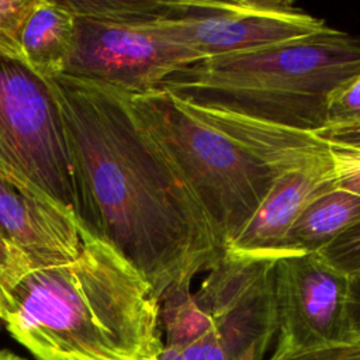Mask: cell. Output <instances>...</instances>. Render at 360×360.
Segmentation results:
<instances>
[{
    "mask_svg": "<svg viewBox=\"0 0 360 360\" xmlns=\"http://www.w3.org/2000/svg\"><path fill=\"white\" fill-rule=\"evenodd\" d=\"M62 118L80 233L118 250L160 298L222 250L194 193L138 121L129 94L69 76L46 80Z\"/></svg>",
    "mask_w": 360,
    "mask_h": 360,
    "instance_id": "6da1fadb",
    "label": "cell"
},
{
    "mask_svg": "<svg viewBox=\"0 0 360 360\" xmlns=\"http://www.w3.org/2000/svg\"><path fill=\"white\" fill-rule=\"evenodd\" d=\"M0 319L37 360H160V302L112 246L82 233L76 259L28 270Z\"/></svg>",
    "mask_w": 360,
    "mask_h": 360,
    "instance_id": "7a4b0ae2",
    "label": "cell"
},
{
    "mask_svg": "<svg viewBox=\"0 0 360 360\" xmlns=\"http://www.w3.org/2000/svg\"><path fill=\"white\" fill-rule=\"evenodd\" d=\"M360 75V37L326 27L245 52L202 59L170 75L162 89L193 105L292 129L326 127L332 90Z\"/></svg>",
    "mask_w": 360,
    "mask_h": 360,
    "instance_id": "3957f363",
    "label": "cell"
},
{
    "mask_svg": "<svg viewBox=\"0 0 360 360\" xmlns=\"http://www.w3.org/2000/svg\"><path fill=\"white\" fill-rule=\"evenodd\" d=\"M129 101L143 129L194 193L224 252L277 176L172 93L129 94Z\"/></svg>",
    "mask_w": 360,
    "mask_h": 360,
    "instance_id": "277c9868",
    "label": "cell"
},
{
    "mask_svg": "<svg viewBox=\"0 0 360 360\" xmlns=\"http://www.w3.org/2000/svg\"><path fill=\"white\" fill-rule=\"evenodd\" d=\"M75 39L63 76L127 94L162 89L179 69L197 62L163 27L162 0H66Z\"/></svg>",
    "mask_w": 360,
    "mask_h": 360,
    "instance_id": "5b68a950",
    "label": "cell"
},
{
    "mask_svg": "<svg viewBox=\"0 0 360 360\" xmlns=\"http://www.w3.org/2000/svg\"><path fill=\"white\" fill-rule=\"evenodd\" d=\"M0 177L73 211V186L58 104L46 80L0 56Z\"/></svg>",
    "mask_w": 360,
    "mask_h": 360,
    "instance_id": "8992f818",
    "label": "cell"
},
{
    "mask_svg": "<svg viewBox=\"0 0 360 360\" xmlns=\"http://www.w3.org/2000/svg\"><path fill=\"white\" fill-rule=\"evenodd\" d=\"M169 37L202 59L301 38L326 28L290 0H162Z\"/></svg>",
    "mask_w": 360,
    "mask_h": 360,
    "instance_id": "52a82bcc",
    "label": "cell"
},
{
    "mask_svg": "<svg viewBox=\"0 0 360 360\" xmlns=\"http://www.w3.org/2000/svg\"><path fill=\"white\" fill-rule=\"evenodd\" d=\"M350 277L319 253L278 259L274 267L278 353L350 345L347 295Z\"/></svg>",
    "mask_w": 360,
    "mask_h": 360,
    "instance_id": "ba28073f",
    "label": "cell"
},
{
    "mask_svg": "<svg viewBox=\"0 0 360 360\" xmlns=\"http://www.w3.org/2000/svg\"><path fill=\"white\" fill-rule=\"evenodd\" d=\"M276 262L222 252L194 292L229 360H263L277 335Z\"/></svg>",
    "mask_w": 360,
    "mask_h": 360,
    "instance_id": "9c48e42d",
    "label": "cell"
},
{
    "mask_svg": "<svg viewBox=\"0 0 360 360\" xmlns=\"http://www.w3.org/2000/svg\"><path fill=\"white\" fill-rule=\"evenodd\" d=\"M0 236L17 248L32 269L62 264L82 249L72 210L24 191L0 177Z\"/></svg>",
    "mask_w": 360,
    "mask_h": 360,
    "instance_id": "30bf717a",
    "label": "cell"
},
{
    "mask_svg": "<svg viewBox=\"0 0 360 360\" xmlns=\"http://www.w3.org/2000/svg\"><path fill=\"white\" fill-rule=\"evenodd\" d=\"M333 188L336 177L332 165L276 177L266 198L224 253L250 259H281L294 222L316 197Z\"/></svg>",
    "mask_w": 360,
    "mask_h": 360,
    "instance_id": "8fae6325",
    "label": "cell"
},
{
    "mask_svg": "<svg viewBox=\"0 0 360 360\" xmlns=\"http://www.w3.org/2000/svg\"><path fill=\"white\" fill-rule=\"evenodd\" d=\"M187 104L201 120L236 142L277 177L290 172L332 165L330 143L321 139L315 132L269 124L229 111Z\"/></svg>",
    "mask_w": 360,
    "mask_h": 360,
    "instance_id": "7c38bea8",
    "label": "cell"
},
{
    "mask_svg": "<svg viewBox=\"0 0 360 360\" xmlns=\"http://www.w3.org/2000/svg\"><path fill=\"white\" fill-rule=\"evenodd\" d=\"M73 39L75 15L66 0H38L20 34L22 63L44 80L58 77L63 75Z\"/></svg>",
    "mask_w": 360,
    "mask_h": 360,
    "instance_id": "4fadbf2b",
    "label": "cell"
},
{
    "mask_svg": "<svg viewBox=\"0 0 360 360\" xmlns=\"http://www.w3.org/2000/svg\"><path fill=\"white\" fill-rule=\"evenodd\" d=\"M359 222L360 197L338 187L326 191L302 211L288 231L283 257L319 253Z\"/></svg>",
    "mask_w": 360,
    "mask_h": 360,
    "instance_id": "5bb4252c",
    "label": "cell"
},
{
    "mask_svg": "<svg viewBox=\"0 0 360 360\" xmlns=\"http://www.w3.org/2000/svg\"><path fill=\"white\" fill-rule=\"evenodd\" d=\"M37 4L38 0H0V56L22 63L20 34Z\"/></svg>",
    "mask_w": 360,
    "mask_h": 360,
    "instance_id": "9a60e30c",
    "label": "cell"
},
{
    "mask_svg": "<svg viewBox=\"0 0 360 360\" xmlns=\"http://www.w3.org/2000/svg\"><path fill=\"white\" fill-rule=\"evenodd\" d=\"M360 122V75L332 90L326 100V127Z\"/></svg>",
    "mask_w": 360,
    "mask_h": 360,
    "instance_id": "2e32d148",
    "label": "cell"
},
{
    "mask_svg": "<svg viewBox=\"0 0 360 360\" xmlns=\"http://www.w3.org/2000/svg\"><path fill=\"white\" fill-rule=\"evenodd\" d=\"M319 255L349 277L360 276V222L340 235Z\"/></svg>",
    "mask_w": 360,
    "mask_h": 360,
    "instance_id": "e0dca14e",
    "label": "cell"
},
{
    "mask_svg": "<svg viewBox=\"0 0 360 360\" xmlns=\"http://www.w3.org/2000/svg\"><path fill=\"white\" fill-rule=\"evenodd\" d=\"M336 187L360 197V149L330 145Z\"/></svg>",
    "mask_w": 360,
    "mask_h": 360,
    "instance_id": "ac0fdd59",
    "label": "cell"
},
{
    "mask_svg": "<svg viewBox=\"0 0 360 360\" xmlns=\"http://www.w3.org/2000/svg\"><path fill=\"white\" fill-rule=\"evenodd\" d=\"M31 269L32 266L24 253L0 236V316L7 292Z\"/></svg>",
    "mask_w": 360,
    "mask_h": 360,
    "instance_id": "d6986e66",
    "label": "cell"
},
{
    "mask_svg": "<svg viewBox=\"0 0 360 360\" xmlns=\"http://www.w3.org/2000/svg\"><path fill=\"white\" fill-rule=\"evenodd\" d=\"M181 354L184 360H229L214 326L184 346Z\"/></svg>",
    "mask_w": 360,
    "mask_h": 360,
    "instance_id": "ffe728a7",
    "label": "cell"
},
{
    "mask_svg": "<svg viewBox=\"0 0 360 360\" xmlns=\"http://www.w3.org/2000/svg\"><path fill=\"white\" fill-rule=\"evenodd\" d=\"M269 360H360V347L346 345L300 353L274 352Z\"/></svg>",
    "mask_w": 360,
    "mask_h": 360,
    "instance_id": "44dd1931",
    "label": "cell"
},
{
    "mask_svg": "<svg viewBox=\"0 0 360 360\" xmlns=\"http://www.w3.org/2000/svg\"><path fill=\"white\" fill-rule=\"evenodd\" d=\"M315 134L330 145L360 149V122L329 125L315 131Z\"/></svg>",
    "mask_w": 360,
    "mask_h": 360,
    "instance_id": "7402d4cb",
    "label": "cell"
},
{
    "mask_svg": "<svg viewBox=\"0 0 360 360\" xmlns=\"http://www.w3.org/2000/svg\"><path fill=\"white\" fill-rule=\"evenodd\" d=\"M346 316L350 345L360 347V276L350 277Z\"/></svg>",
    "mask_w": 360,
    "mask_h": 360,
    "instance_id": "603a6c76",
    "label": "cell"
},
{
    "mask_svg": "<svg viewBox=\"0 0 360 360\" xmlns=\"http://www.w3.org/2000/svg\"><path fill=\"white\" fill-rule=\"evenodd\" d=\"M160 360H184V359L180 349L170 345H165L160 354Z\"/></svg>",
    "mask_w": 360,
    "mask_h": 360,
    "instance_id": "cb8c5ba5",
    "label": "cell"
},
{
    "mask_svg": "<svg viewBox=\"0 0 360 360\" xmlns=\"http://www.w3.org/2000/svg\"><path fill=\"white\" fill-rule=\"evenodd\" d=\"M0 360H27L25 357H21L7 349H1L0 350Z\"/></svg>",
    "mask_w": 360,
    "mask_h": 360,
    "instance_id": "d4e9b609",
    "label": "cell"
}]
</instances>
